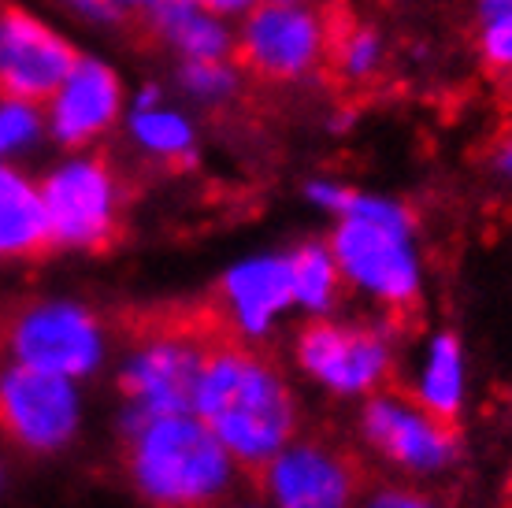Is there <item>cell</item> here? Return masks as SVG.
Wrapping results in <instances>:
<instances>
[{"label": "cell", "instance_id": "6da1fadb", "mask_svg": "<svg viewBox=\"0 0 512 508\" xmlns=\"http://www.w3.org/2000/svg\"><path fill=\"white\" fill-rule=\"evenodd\" d=\"M190 412L227 445L238 468L260 471L286 442H294L297 408L279 368L264 353L245 349V338L223 334L208 349Z\"/></svg>", "mask_w": 512, "mask_h": 508}, {"label": "cell", "instance_id": "ffe728a7", "mask_svg": "<svg viewBox=\"0 0 512 508\" xmlns=\"http://www.w3.org/2000/svg\"><path fill=\"white\" fill-rule=\"evenodd\" d=\"M290 260V279H294V301L305 305L308 312H327L338 297V282H342V271H338V260L327 245L308 242L301 249L286 256Z\"/></svg>", "mask_w": 512, "mask_h": 508}, {"label": "cell", "instance_id": "4fadbf2b", "mask_svg": "<svg viewBox=\"0 0 512 508\" xmlns=\"http://www.w3.org/2000/svg\"><path fill=\"white\" fill-rule=\"evenodd\" d=\"M123 89L116 71L101 60L78 56L60 89L49 97V130L67 149H82L116 123Z\"/></svg>", "mask_w": 512, "mask_h": 508}, {"label": "cell", "instance_id": "f1b7e54d", "mask_svg": "<svg viewBox=\"0 0 512 508\" xmlns=\"http://www.w3.org/2000/svg\"><path fill=\"white\" fill-rule=\"evenodd\" d=\"M119 12H130V8H138V12H156L160 4H167V0H112Z\"/></svg>", "mask_w": 512, "mask_h": 508}, {"label": "cell", "instance_id": "9c48e42d", "mask_svg": "<svg viewBox=\"0 0 512 508\" xmlns=\"http://www.w3.org/2000/svg\"><path fill=\"white\" fill-rule=\"evenodd\" d=\"M78 431L75 382L52 371L8 364L0 368V434L30 453L64 449Z\"/></svg>", "mask_w": 512, "mask_h": 508}, {"label": "cell", "instance_id": "7402d4cb", "mask_svg": "<svg viewBox=\"0 0 512 508\" xmlns=\"http://www.w3.org/2000/svg\"><path fill=\"white\" fill-rule=\"evenodd\" d=\"M179 78L186 93L205 104H223L238 93V67L231 60H186Z\"/></svg>", "mask_w": 512, "mask_h": 508}, {"label": "cell", "instance_id": "2e32d148", "mask_svg": "<svg viewBox=\"0 0 512 508\" xmlns=\"http://www.w3.org/2000/svg\"><path fill=\"white\" fill-rule=\"evenodd\" d=\"M153 15V30L182 60H231L234 38L223 19L205 12L197 0H167Z\"/></svg>", "mask_w": 512, "mask_h": 508}, {"label": "cell", "instance_id": "e0dca14e", "mask_svg": "<svg viewBox=\"0 0 512 508\" xmlns=\"http://www.w3.org/2000/svg\"><path fill=\"white\" fill-rule=\"evenodd\" d=\"M383 67V41L372 26L349 19L346 12H334L331 19V45H327V75L346 82V86H364L372 82Z\"/></svg>", "mask_w": 512, "mask_h": 508}, {"label": "cell", "instance_id": "8fae6325", "mask_svg": "<svg viewBox=\"0 0 512 508\" xmlns=\"http://www.w3.org/2000/svg\"><path fill=\"white\" fill-rule=\"evenodd\" d=\"M364 438L372 449H379L390 464L405 471H442L457 457V431L453 423L427 412L420 401L405 394L383 390L372 394L364 408Z\"/></svg>", "mask_w": 512, "mask_h": 508}, {"label": "cell", "instance_id": "f546056e", "mask_svg": "<svg viewBox=\"0 0 512 508\" xmlns=\"http://www.w3.org/2000/svg\"><path fill=\"white\" fill-rule=\"evenodd\" d=\"M275 4H316V0H275Z\"/></svg>", "mask_w": 512, "mask_h": 508}, {"label": "cell", "instance_id": "d4e9b609", "mask_svg": "<svg viewBox=\"0 0 512 508\" xmlns=\"http://www.w3.org/2000/svg\"><path fill=\"white\" fill-rule=\"evenodd\" d=\"M67 8L82 19H90V23H119L123 12H119L112 0H64Z\"/></svg>", "mask_w": 512, "mask_h": 508}, {"label": "cell", "instance_id": "4316f807", "mask_svg": "<svg viewBox=\"0 0 512 508\" xmlns=\"http://www.w3.org/2000/svg\"><path fill=\"white\" fill-rule=\"evenodd\" d=\"M205 12L219 15V19H227V15H249L260 4V0H197Z\"/></svg>", "mask_w": 512, "mask_h": 508}, {"label": "cell", "instance_id": "5b68a950", "mask_svg": "<svg viewBox=\"0 0 512 508\" xmlns=\"http://www.w3.org/2000/svg\"><path fill=\"white\" fill-rule=\"evenodd\" d=\"M52 245L101 253L119 238L123 182L108 156H71L41 182Z\"/></svg>", "mask_w": 512, "mask_h": 508}, {"label": "cell", "instance_id": "484cf974", "mask_svg": "<svg viewBox=\"0 0 512 508\" xmlns=\"http://www.w3.org/2000/svg\"><path fill=\"white\" fill-rule=\"evenodd\" d=\"M308 197H312L316 204H323V208H331V212H346L353 190L334 186V182H312V186H308Z\"/></svg>", "mask_w": 512, "mask_h": 508}, {"label": "cell", "instance_id": "8992f818", "mask_svg": "<svg viewBox=\"0 0 512 508\" xmlns=\"http://www.w3.org/2000/svg\"><path fill=\"white\" fill-rule=\"evenodd\" d=\"M331 253L338 271L353 286L379 297L390 312H412L420 301V264L412 253V227H394L379 219L342 216Z\"/></svg>", "mask_w": 512, "mask_h": 508}, {"label": "cell", "instance_id": "3957f363", "mask_svg": "<svg viewBox=\"0 0 512 508\" xmlns=\"http://www.w3.org/2000/svg\"><path fill=\"white\" fill-rule=\"evenodd\" d=\"M227 323L212 308L153 312L134 323V349L123 364V394L134 412L164 416L190 412L193 386L208 349L223 338Z\"/></svg>", "mask_w": 512, "mask_h": 508}, {"label": "cell", "instance_id": "9a60e30c", "mask_svg": "<svg viewBox=\"0 0 512 508\" xmlns=\"http://www.w3.org/2000/svg\"><path fill=\"white\" fill-rule=\"evenodd\" d=\"M52 249L41 186L0 164V260H38Z\"/></svg>", "mask_w": 512, "mask_h": 508}, {"label": "cell", "instance_id": "44dd1931", "mask_svg": "<svg viewBox=\"0 0 512 508\" xmlns=\"http://www.w3.org/2000/svg\"><path fill=\"white\" fill-rule=\"evenodd\" d=\"M475 45L490 75L512 86V0H475Z\"/></svg>", "mask_w": 512, "mask_h": 508}, {"label": "cell", "instance_id": "ac0fdd59", "mask_svg": "<svg viewBox=\"0 0 512 508\" xmlns=\"http://www.w3.org/2000/svg\"><path fill=\"white\" fill-rule=\"evenodd\" d=\"M464 397V364H461V345L453 334H438L431 342V356H427V368H423L420 382V401L427 412H435L442 420H457Z\"/></svg>", "mask_w": 512, "mask_h": 508}, {"label": "cell", "instance_id": "83f0119b", "mask_svg": "<svg viewBox=\"0 0 512 508\" xmlns=\"http://www.w3.org/2000/svg\"><path fill=\"white\" fill-rule=\"evenodd\" d=\"M494 167L512 182V130L498 141V149H494Z\"/></svg>", "mask_w": 512, "mask_h": 508}, {"label": "cell", "instance_id": "ba28073f", "mask_svg": "<svg viewBox=\"0 0 512 508\" xmlns=\"http://www.w3.org/2000/svg\"><path fill=\"white\" fill-rule=\"evenodd\" d=\"M256 475L275 508H353L364 494V468L331 442H286Z\"/></svg>", "mask_w": 512, "mask_h": 508}, {"label": "cell", "instance_id": "277c9868", "mask_svg": "<svg viewBox=\"0 0 512 508\" xmlns=\"http://www.w3.org/2000/svg\"><path fill=\"white\" fill-rule=\"evenodd\" d=\"M334 8L264 0L245 15L234 56L260 82H301L327 67Z\"/></svg>", "mask_w": 512, "mask_h": 508}, {"label": "cell", "instance_id": "4dcf8cb0", "mask_svg": "<svg viewBox=\"0 0 512 508\" xmlns=\"http://www.w3.org/2000/svg\"><path fill=\"white\" fill-rule=\"evenodd\" d=\"M234 508H256V505H234Z\"/></svg>", "mask_w": 512, "mask_h": 508}, {"label": "cell", "instance_id": "30bf717a", "mask_svg": "<svg viewBox=\"0 0 512 508\" xmlns=\"http://www.w3.org/2000/svg\"><path fill=\"white\" fill-rule=\"evenodd\" d=\"M75 45L19 4H0V93L45 104L75 67Z\"/></svg>", "mask_w": 512, "mask_h": 508}, {"label": "cell", "instance_id": "5bb4252c", "mask_svg": "<svg viewBox=\"0 0 512 508\" xmlns=\"http://www.w3.org/2000/svg\"><path fill=\"white\" fill-rule=\"evenodd\" d=\"M286 305H294V279L286 256H260L238 264L219 282L216 312L238 338H260Z\"/></svg>", "mask_w": 512, "mask_h": 508}, {"label": "cell", "instance_id": "7a4b0ae2", "mask_svg": "<svg viewBox=\"0 0 512 508\" xmlns=\"http://www.w3.org/2000/svg\"><path fill=\"white\" fill-rule=\"evenodd\" d=\"M130 483L153 508H219L238 460L193 412L145 416L127 408Z\"/></svg>", "mask_w": 512, "mask_h": 508}, {"label": "cell", "instance_id": "d6986e66", "mask_svg": "<svg viewBox=\"0 0 512 508\" xmlns=\"http://www.w3.org/2000/svg\"><path fill=\"white\" fill-rule=\"evenodd\" d=\"M130 134L145 153L167 164H186L193 160V127L179 112L164 108L160 101L138 104L134 119H130Z\"/></svg>", "mask_w": 512, "mask_h": 508}, {"label": "cell", "instance_id": "7c38bea8", "mask_svg": "<svg viewBox=\"0 0 512 508\" xmlns=\"http://www.w3.org/2000/svg\"><path fill=\"white\" fill-rule=\"evenodd\" d=\"M297 360L334 394H375L390 375V342L360 327L312 323L297 338Z\"/></svg>", "mask_w": 512, "mask_h": 508}, {"label": "cell", "instance_id": "52a82bcc", "mask_svg": "<svg viewBox=\"0 0 512 508\" xmlns=\"http://www.w3.org/2000/svg\"><path fill=\"white\" fill-rule=\"evenodd\" d=\"M4 349L15 364L52 371L64 379L90 375L104 356V334L93 312L67 301H38L4 323Z\"/></svg>", "mask_w": 512, "mask_h": 508}, {"label": "cell", "instance_id": "cb8c5ba5", "mask_svg": "<svg viewBox=\"0 0 512 508\" xmlns=\"http://www.w3.org/2000/svg\"><path fill=\"white\" fill-rule=\"evenodd\" d=\"M360 508H446L431 494L409 490V486H372L368 494H360Z\"/></svg>", "mask_w": 512, "mask_h": 508}, {"label": "cell", "instance_id": "603a6c76", "mask_svg": "<svg viewBox=\"0 0 512 508\" xmlns=\"http://www.w3.org/2000/svg\"><path fill=\"white\" fill-rule=\"evenodd\" d=\"M41 134V108L34 101L4 97L0 93V164L8 156L23 153L30 141Z\"/></svg>", "mask_w": 512, "mask_h": 508}]
</instances>
